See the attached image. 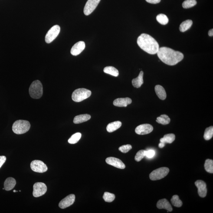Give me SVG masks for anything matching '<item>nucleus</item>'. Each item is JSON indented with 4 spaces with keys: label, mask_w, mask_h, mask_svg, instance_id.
<instances>
[{
    "label": "nucleus",
    "mask_w": 213,
    "mask_h": 213,
    "mask_svg": "<svg viewBox=\"0 0 213 213\" xmlns=\"http://www.w3.org/2000/svg\"><path fill=\"white\" fill-rule=\"evenodd\" d=\"M158 57L165 64L174 66L183 59V54L180 52L175 51L167 47L159 48L157 53Z\"/></svg>",
    "instance_id": "nucleus-1"
},
{
    "label": "nucleus",
    "mask_w": 213,
    "mask_h": 213,
    "mask_svg": "<svg viewBox=\"0 0 213 213\" xmlns=\"http://www.w3.org/2000/svg\"><path fill=\"white\" fill-rule=\"evenodd\" d=\"M137 43L142 50L150 54H156L159 48V44L156 40L146 34H142L139 36Z\"/></svg>",
    "instance_id": "nucleus-2"
},
{
    "label": "nucleus",
    "mask_w": 213,
    "mask_h": 213,
    "mask_svg": "<svg viewBox=\"0 0 213 213\" xmlns=\"http://www.w3.org/2000/svg\"><path fill=\"white\" fill-rule=\"evenodd\" d=\"M31 124L28 121L20 120L14 122L12 126V130L16 134H22L29 130Z\"/></svg>",
    "instance_id": "nucleus-3"
},
{
    "label": "nucleus",
    "mask_w": 213,
    "mask_h": 213,
    "mask_svg": "<svg viewBox=\"0 0 213 213\" xmlns=\"http://www.w3.org/2000/svg\"><path fill=\"white\" fill-rule=\"evenodd\" d=\"M30 96L33 99H39L43 93V86L39 80H34L30 86L29 89Z\"/></svg>",
    "instance_id": "nucleus-4"
},
{
    "label": "nucleus",
    "mask_w": 213,
    "mask_h": 213,
    "mask_svg": "<svg viewBox=\"0 0 213 213\" xmlns=\"http://www.w3.org/2000/svg\"><path fill=\"white\" fill-rule=\"evenodd\" d=\"M90 90L84 88L76 89L73 91L72 94V99L73 101L80 102L89 98L91 95Z\"/></svg>",
    "instance_id": "nucleus-5"
},
{
    "label": "nucleus",
    "mask_w": 213,
    "mask_h": 213,
    "mask_svg": "<svg viewBox=\"0 0 213 213\" xmlns=\"http://www.w3.org/2000/svg\"><path fill=\"white\" fill-rule=\"evenodd\" d=\"M169 172V168L162 167L155 169L150 174V178L152 180H157L162 179L166 176Z\"/></svg>",
    "instance_id": "nucleus-6"
},
{
    "label": "nucleus",
    "mask_w": 213,
    "mask_h": 213,
    "mask_svg": "<svg viewBox=\"0 0 213 213\" xmlns=\"http://www.w3.org/2000/svg\"><path fill=\"white\" fill-rule=\"evenodd\" d=\"M60 28L59 26L55 25L52 27L46 34L45 41L47 44H50L57 38L59 34Z\"/></svg>",
    "instance_id": "nucleus-7"
},
{
    "label": "nucleus",
    "mask_w": 213,
    "mask_h": 213,
    "mask_svg": "<svg viewBox=\"0 0 213 213\" xmlns=\"http://www.w3.org/2000/svg\"><path fill=\"white\" fill-rule=\"evenodd\" d=\"M33 195L35 198H38L44 195L47 191V187L45 184L42 182H37L33 185Z\"/></svg>",
    "instance_id": "nucleus-8"
},
{
    "label": "nucleus",
    "mask_w": 213,
    "mask_h": 213,
    "mask_svg": "<svg viewBox=\"0 0 213 213\" xmlns=\"http://www.w3.org/2000/svg\"><path fill=\"white\" fill-rule=\"evenodd\" d=\"M31 168L34 172L38 173H44L47 170V165L42 161L35 160L33 161L31 163Z\"/></svg>",
    "instance_id": "nucleus-9"
},
{
    "label": "nucleus",
    "mask_w": 213,
    "mask_h": 213,
    "mask_svg": "<svg viewBox=\"0 0 213 213\" xmlns=\"http://www.w3.org/2000/svg\"><path fill=\"white\" fill-rule=\"evenodd\" d=\"M101 0H88L84 9V13L86 15L91 14L98 6Z\"/></svg>",
    "instance_id": "nucleus-10"
},
{
    "label": "nucleus",
    "mask_w": 213,
    "mask_h": 213,
    "mask_svg": "<svg viewBox=\"0 0 213 213\" xmlns=\"http://www.w3.org/2000/svg\"><path fill=\"white\" fill-rule=\"evenodd\" d=\"M153 130V127L152 125L146 124L138 126L135 129V132L138 135H144L150 133Z\"/></svg>",
    "instance_id": "nucleus-11"
},
{
    "label": "nucleus",
    "mask_w": 213,
    "mask_h": 213,
    "mask_svg": "<svg viewBox=\"0 0 213 213\" xmlns=\"http://www.w3.org/2000/svg\"><path fill=\"white\" fill-rule=\"evenodd\" d=\"M75 198V195L74 194H70L67 196L60 201L59 204V207L60 208L64 209L70 206L74 202Z\"/></svg>",
    "instance_id": "nucleus-12"
},
{
    "label": "nucleus",
    "mask_w": 213,
    "mask_h": 213,
    "mask_svg": "<svg viewBox=\"0 0 213 213\" xmlns=\"http://www.w3.org/2000/svg\"><path fill=\"white\" fill-rule=\"evenodd\" d=\"M195 184L196 186L198 188V195L201 198H205L207 193L206 184L201 180H198L196 181Z\"/></svg>",
    "instance_id": "nucleus-13"
},
{
    "label": "nucleus",
    "mask_w": 213,
    "mask_h": 213,
    "mask_svg": "<svg viewBox=\"0 0 213 213\" xmlns=\"http://www.w3.org/2000/svg\"><path fill=\"white\" fill-rule=\"evenodd\" d=\"M106 162L108 164L120 169H124L126 166L121 160L114 157L106 158Z\"/></svg>",
    "instance_id": "nucleus-14"
},
{
    "label": "nucleus",
    "mask_w": 213,
    "mask_h": 213,
    "mask_svg": "<svg viewBox=\"0 0 213 213\" xmlns=\"http://www.w3.org/2000/svg\"><path fill=\"white\" fill-rule=\"evenodd\" d=\"M85 44L84 41H80L73 45L71 50V54L73 56H77L84 50Z\"/></svg>",
    "instance_id": "nucleus-15"
},
{
    "label": "nucleus",
    "mask_w": 213,
    "mask_h": 213,
    "mask_svg": "<svg viewBox=\"0 0 213 213\" xmlns=\"http://www.w3.org/2000/svg\"><path fill=\"white\" fill-rule=\"evenodd\" d=\"M132 102V100L130 98H119L114 100L113 105L119 107H126L128 105L130 104Z\"/></svg>",
    "instance_id": "nucleus-16"
},
{
    "label": "nucleus",
    "mask_w": 213,
    "mask_h": 213,
    "mask_svg": "<svg viewBox=\"0 0 213 213\" xmlns=\"http://www.w3.org/2000/svg\"><path fill=\"white\" fill-rule=\"evenodd\" d=\"M157 207L159 209H164L169 211H172V208L169 201L165 198L159 200L157 203Z\"/></svg>",
    "instance_id": "nucleus-17"
},
{
    "label": "nucleus",
    "mask_w": 213,
    "mask_h": 213,
    "mask_svg": "<svg viewBox=\"0 0 213 213\" xmlns=\"http://www.w3.org/2000/svg\"><path fill=\"white\" fill-rule=\"evenodd\" d=\"M155 90L157 95L160 99L164 100L167 97V94L165 89L160 85H157L155 87Z\"/></svg>",
    "instance_id": "nucleus-18"
},
{
    "label": "nucleus",
    "mask_w": 213,
    "mask_h": 213,
    "mask_svg": "<svg viewBox=\"0 0 213 213\" xmlns=\"http://www.w3.org/2000/svg\"><path fill=\"white\" fill-rule=\"evenodd\" d=\"M16 182L15 179L12 177L7 178L4 183V188L6 191H10L15 187Z\"/></svg>",
    "instance_id": "nucleus-19"
},
{
    "label": "nucleus",
    "mask_w": 213,
    "mask_h": 213,
    "mask_svg": "<svg viewBox=\"0 0 213 213\" xmlns=\"http://www.w3.org/2000/svg\"><path fill=\"white\" fill-rule=\"evenodd\" d=\"M143 72L141 71L139 73V76L136 78L133 79L132 80V83L133 86L135 88H140L143 83Z\"/></svg>",
    "instance_id": "nucleus-20"
},
{
    "label": "nucleus",
    "mask_w": 213,
    "mask_h": 213,
    "mask_svg": "<svg viewBox=\"0 0 213 213\" xmlns=\"http://www.w3.org/2000/svg\"><path fill=\"white\" fill-rule=\"evenodd\" d=\"M91 118L90 115L88 114H83L76 116L73 119V123L76 124L83 123L87 121L90 120Z\"/></svg>",
    "instance_id": "nucleus-21"
},
{
    "label": "nucleus",
    "mask_w": 213,
    "mask_h": 213,
    "mask_svg": "<svg viewBox=\"0 0 213 213\" xmlns=\"http://www.w3.org/2000/svg\"><path fill=\"white\" fill-rule=\"evenodd\" d=\"M121 126V122L119 121L112 122L106 126V130L109 133H111L119 129Z\"/></svg>",
    "instance_id": "nucleus-22"
},
{
    "label": "nucleus",
    "mask_w": 213,
    "mask_h": 213,
    "mask_svg": "<svg viewBox=\"0 0 213 213\" xmlns=\"http://www.w3.org/2000/svg\"><path fill=\"white\" fill-rule=\"evenodd\" d=\"M175 136L173 133L168 134L165 135L163 138H161L160 141L164 144L172 143L175 140Z\"/></svg>",
    "instance_id": "nucleus-23"
},
{
    "label": "nucleus",
    "mask_w": 213,
    "mask_h": 213,
    "mask_svg": "<svg viewBox=\"0 0 213 213\" xmlns=\"http://www.w3.org/2000/svg\"><path fill=\"white\" fill-rule=\"evenodd\" d=\"M193 24V21L191 20H187L184 21L180 26L179 29L182 32H184L191 28Z\"/></svg>",
    "instance_id": "nucleus-24"
},
{
    "label": "nucleus",
    "mask_w": 213,
    "mask_h": 213,
    "mask_svg": "<svg viewBox=\"0 0 213 213\" xmlns=\"http://www.w3.org/2000/svg\"><path fill=\"white\" fill-rule=\"evenodd\" d=\"M103 72L105 73L117 77L119 75V72L118 70L113 67H107L103 69Z\"/></svg>",
    "instance_id": "nucleus-25"
},
{
    "label": "nucleus",
    "mask_w": 213,
    "mask_h": 213,
    "mask_svg": "<svg viewBox=\"0 0 213 213\" xmlns=\"http://www.w3.org/2000/svg\"><path fill=\"white\" fill-rule=\"evenodd\" d=\"M156 121L158 123L163 125L169 124L171 121V119L167 115H162L157 117Z\"/></svg>",
    "instance_id": "nucleus-26"
},
{
    "label": "nucleus",
    "mask_w": 213,
    "mask_h": 213,
    "mask_svg": "<svg viewBox=\"0 0 213 213\" xmlns=\"http://www.w3.org/2000/svg\"><path fill=\"white\" fill-rule=\"evenodd\" d=\"M156 20L160 24L163 25H165L169 22V19L164 14H159L157 16Z\"/></svg>",
    "instance_id": "nucleus-27"
},
{
    "label": "nucleus",
    "mask_w": 213,
    "mask_h": 213,
    "mask_svg": "<svg viewBox=\"0 0 213 213\" xmlns=\"http://www.w3.org/2000/svg\"><path fill=\"white\" fill-rule=\"evenodd\" d=\"M213 136V127L210 126L205 129L204 132V138L206 140H209L211 139Z\"/></svg>",
    "instance_id": "nucleus-28"
},
{
    "label": "nucleus",
    "mask_w": 213,
    "mask_h": 213,
    "mask_svg": "<svg viewBox=\"0 0 213 213\" xmlns=\"http://www.w3.org/2000/svg\"><path fill=\"white\" fill-rule=\"evenodd\" d=\"M204 168L206 171L210 173H213V160L207 159L206 160L204 164Z\"/></svg>",
    "instance_id": "nucleus-29"
},
{
    "label": "nucleus",
    "mask_w": 213,
    "mask_h": 213,
    "mask_svg": "<svg viewBox=\"0 0 213 213\" xmlns=\"http://www.w3.org/2000/svg\"><path fill=\"white\" fill-rule=\"evenodd\" d=\"M171 202L172 205L175 207H180L182 206V202L180 200L177 195H173L171 199Z\"/></svg>",
    "instance_id": "nucleus-30"
},
{
    "label": "nucleus",
    "mask_w": 213,
    "mask_h": 213,
    "mask_svg": "<svg viewBox=\"0 0 213 213\" xmlns=\"http://www.w3.org/2000/svg\"><path fill=\"white\" fill-rule=\"evenodd\" d=\"M81 137V134L80 133H75L68 139V142L71 144H74L77 143Z\"/></svg>",
    "instance_id": "nucleus-31"
},
{
    "label": "nucleus",
    "mask_w": 213,
    "mask_h": 213,
    "mask_svg": "<svg viewBox=\"0 0 213 213\" xmlns=\"http://www.w3.org/2000/svg\"><path fill=\"white\" fill-rule=\"evenodd\" d=\"M103 199L106 202H113L115 198V196L114 194L111 193H110L106 192L104 193L103 197Z\"/></svg>",
    "instance_id": "nucleus-32"
},
{
    "label": "nucleus",
    "mask_w": 213,
    "mask_h": 213,
    "mask_svg": "<svg viewBox=\"0 0 213 213\" xmlns=\"http://www.w3.org/2000/svg\"><path fill=\"white\" fill-rule=\"evenodd\" d=\"M197 3L196 0H185L182 3V7L184 8H189L195 6Z\"/></svg>",
    "instance_id": "nucleus-33"
},
{
    "label": "nucleus",
    "mask_w": 213,
    "mask_h": 213,
    "mask_svg": "<svg viewBox=\"0 0 213 213\" xmlns=\"http://www.w3.org/2000/svg\"><path fill=\"white\" fill-rule=\"evenodd\" d=\"M146 151L141 150L138 151L135 156V159L137 162H139L146 156Z\"/></svg>",
    "instance_id": "nucleus-34"
},
{
    "label": "nucleus",
    "mask_w": 213,
    "mask_h": 213,
    "mask_svg": "<svg viewBox=\"0 0 213 213\" xmlns=\"http://www.w3.org/2000/svg\"><path fill=\"white\" fill-rule=\"evenodd\" d=\"M132 149V146L130 145H123L119 148V150L124 153H127Z\"/></svg>",
    "instance_id": "nucleus-35"
},
{
    "label": "nucleus",
    "mask_w": 213,
    "mask_h": 213,
    "mask_svg": "<svg viewBox=\"0 0 213 213\" xmlns=\"http://www.w3.org/2000/svg\"><path fill=\"white\" fill-rule=\"evenodd\" d=\"M155 154V151L152 150H150L148 151H146V156L147 157L151 158H153Z\"/></svg>",
    "instance_id": "nucleus-36"
},
{
    "label": "nucleus",
    "mask_w": 213,
    "mask_h": 213,
    "mask_svg": "<svg viewBox=\"0 0 213 213\" xmlns=\"http://www.w3.org/2000/svg\"><path fill=\"white\" fill-rule=\"evenodd\" d=\"M6 156H4V155L0 156V168L1 167L2 165L5 163L6 161Z\"/></svg>",
    "instance_id": "nucleus-37"
},
{
    "label": "nucleus",
    "mask_w": 213,
    "mask_h": 213,
    "mask_svg": "<svg viewBox=\"0 0 213 213\" xmlns=\"http://www.w3.org/2000/svg\"><path fill=\"white\" fill-rule=\"evenodd\" d=\"M161 1V0H146L147 2L153 4H158Z\"/></svg>",
    "instance_id": "nucleus-38"
},
{
    "label": "nucleus",
    "mask_w": 213,
    "mask_h": 213,
    "mask_svg": "<svg viewBox=\"0 0 213 213\" xmlns=\"http://www.w3.org/2000/svg\"><path fill=\"white\" fill-rule=\"evenodd\" d=\"M208 35L210 37H213V29H211L209 31L208 33Z\"/></svg>",
    "instance_id": "nucleus-39"
},
{
    "label": "nucleus",
    "mask_w": 213,
    "mask_h": 213,
    "mask_svg": "<svg viewBox=\"0 0 213 213\" xmlns=\"http://www.w3.org/2000/svg\"><path fill=\"white\" fill-rule=\"evenodd\" d=\"M165 146V144H164L163 143H162V142H161L159 144V147L160 148H163Z\"/></svg>",
    "instance_id": "nucleus-40"
},
{
    "label": "nucleus",
    "mask_w": 213,
    "mask_h": 213,
    "mask_svg": "<svg viewBox=\"0 0 213 213\" xmlns=\"http://www.w3.org/2000/svg\"><path fill=\"white\" fill-rule=\"evenodd\" d=\"M14 192H18V191H15V190H14L13 191Z\"/></svg>",
    "instance_id": "nucleus-41"
},
{
    "label": "nucleus",
    "mask_w": 213,
    "mask_h": 213,
    "mask_svg": "<svg viewBox=\"0 0 213 213\" xmlns=\"http://www.w3.org/2000/svg\"><path fill=\"white\" fill-rule=\"evenodd\" d=\"M19 191H20V192H21V190H20Z\"/></svg>",
    "instance_id": "nucleus-42"
}]
</instances>
